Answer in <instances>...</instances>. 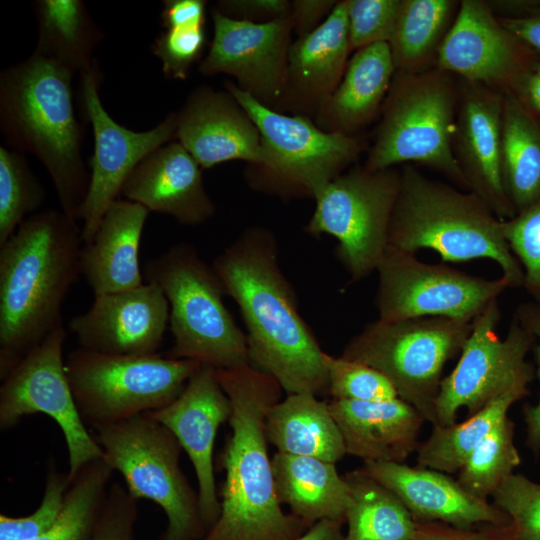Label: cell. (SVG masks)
<instances>
[{
	"instance_id": "cell-23",
	"label": "cell",
	"mask_w": 540,
	"mask_h": 540,
	"mask_svg": "<svg viewBox=\"0 0 540 540\" xmlns=\"http://www.w3.org/2000/svg\"><path fill=\"white\" fill-rule=\"evenodd\" d=\"M350 52L347 0L337 1L319 27L292 41L284 87L272 109L314 119L341 82Z\"/></svg>"
},
{
	"instance_id": "cell-12",
	"label": "cell",
	"mask_w": 540,
	"mask_h": 540,
	"mask_svg": "<svg viewBox=\"0 0 540 540\" xmlns=\"http://www.w3.org/2000/svg\"><path fill=\"white\" fill-rule=\"evenodd\" d=\"M401 185V170L355 166L331 181L316 197L305 227L338 241L337 257L353 281L376 271L389 246V227Z\"/></svg>"
},
{
	"instance_id": "cell-44",
	"label": "cell",
	"mask_w": 540,
	"mask_h": 540,
	"mask_svg": "<svg viewBox=\"0 0 540 540\" xmlns=\"http://www.w3.org/2000/svg\"><path fill=\"white\" fill-rule=\"evenodd\" d=\"M206 44L205 26L165 29L155 38L152 52L159 58L165 77L186 80L201 59Z\"/></svg>"
},
{
	"instance_id": "cell-51",
	"label": "cell",
	"mask_w": 540,
	"mask_h": 540,
	"mask_svg": "<svg viewBox=\"0 0 540 540\" xmlns=\"http://www.w3.org/2000/svg\"><path fill=\"white\" fill-rule=\"evenodd\" d=\"M498 19L523 44L540 52V10L527 17Z\"/></svg>"
},
{
	"instance_id": "cell-36",
	"label": "cell",
	"mask_w": 540,
	"mask_h": 540,
	"mask_svg": "<svg viewBox=\"0 0 540 540\" xmlns=\"http://www.w3.org/2000/svg\"><path fill=\"white\" fill-rule=\"evenodd\" d=\"M113 472L103 458L83 465L70 480L55 522L31 540H84L101 511Z\"/></svg>"
},
{
	"instance_id": "cell-45",
	"label": "cell",
	"mask_w": 540,
	"mask_h": 540,
	"mask_svg": "<svg viewBox=\"0 0 540 540\" xmlns=\"http://www.w3.org/2000/svg\"><path fill=\"white\" fill-rule=\"evenodd\" d=\"M137 499L122 484L108 488L100 516L101 524L93 540H129L127 522L135 513Z\"/></svg>"
},
{
	"instance_id": "cell-13",
	"label": "cell",
	"mask_w": 540,
	"mask_h": 540,
	"mask_svg": "<svg viewBox=\"0 0 540 540\" xmlns=\"http://www.w3.org/2000/svg\"><path fill=\"white\" fill-rule=\"evenodd\" d=\"M500 318L496 299L472 321L457 365L440 383L435 425L455 423L462 407L471 416L510 391L529 394L535 370L526 356L535 343L534 336L514 315L501 339L496 331Z\"/></svg>"
},
{
	"instance_id": "cell-31",
	"label": "cell",
	"mask_w": 540,
	"mask_h": 540,
	"mask_svg": "<svg viewBox=\"0 0 540 540\" xmlns=\"http://www.w3.org/2000/svg\"><path fill=\"white\" fill-rule=\"evenodd\" d=\"M502 180L516 214L540 197V123L512 92L503 94Z\"/></svg>"
},
{
	"instance_id": "cell-52",
	"label": "cell",
	"mask_w": 540,
	"mask_h": 540,
	"mask_svg": "<svg viewBox=\"0 0 540 540\" xmlns=\"http://www.w3.org/2000/svg\"><path fill=\"white\" fill-rule=\"evenodd\" d=\"M344 521L324 519L311 526L296 540H344Z\"/></svg>"
},
{
	"instance_id": "cell-50",
	"label": "cell",
	"mask_w": 540,
	"mask_h": 540,
	"mask_svg": "<svg viewBox=\"0 0 540 540\" xmlns=\"http://www.w3.org/2000/svg\"><path fill=\"white\" fill-rule=\"evenodd\" d=\"M206 1L165 0L161 22L165 29L186 26H205Z\"/></svg>"
},
{
	"instance_id": "cell-37",
	"label": "cell",
	"mask_w": 540,
	"mask_h": 540,
	"mask_svg": "<svg viewBox=\"0 0 540 540\" xmlns=\"http://www.w3.org/2000/svg\"><path fill=\"white\" fill-rule=\"evenodd\" d=\"M514 422L504 418L472 451L457 481L471 495L487 500L520 465L514 443Z\"/></svg>"
},
{
	"instance_id": "cell-5",
	"label": "cell",
	"mask_w": 540,
	"mask_h": 540,
	"mask_svg": "<svg viewBox=\"0 0 540 540\" xmlns=\"http://www.w3.org/2000/svg\"><path fill=\"white\" fill-rule=\"evenodd\" d=\"M502 221L474 193L405 164L389 246L411 254L431 249L444 262L490 259L499 265L509 288L523 287L524 273L505 240Z\"/></svg>"
},
{
	"instance_id": "cell-25",
	"label": "cell",
	"mask_w": 540,
	"mask_h": 540,
	"mask_svg": "<svg viewBox=\"0 0 540 540\" xmlns=\"http://www.w3.org/2000/svg\"><path fill=\"white\" fill-rule=\"evenodd\" d=\"M202 167L176 140L146 156L125 181L121 195L150 212L196 226L210 219L216 206L207 193Z\"/></svg>"
},
{
	"instance_id": "cell-22",
	"label": "cell",
	"mask_w": 540,
	"mask_h": 540,
	"mask_svg": "<svg viewBox=\"0 0 540 540\" xmlns=\"http://www.w3.org/2000/svg\"><path fill=\"white\" fill-rule=\"evenodd\" d=\"M175 114L176 141L202 169L231 160L262 163L259 130L227 90L199 86Z\"/></svg>"
},
{
	"instance_id": "cell-35",
	"label": "cell",
	"mask_w": 540,
	"mask_h": 540,
	"mask_svg": "<svg viewBox=\"0 0 540 540\" xmlns=\"http://www.w3.org/2000/svg\"><path fill=\"white\" fill-rule=\"evenodd\" d=\"M454 7L451 0H402L388 43L396 72L423 71L433 54H437Z\"/></svg>"
},
{
	"instance_id": "cell-34",
	"label": "cell",
	"mask_w": 540,
	"mask_h": 540,
	"mask_svg": "<svg viewBox=\"0 0 540 540\" xmlns=\"http://www.w3.org/2000/svg\"><path fill=\"white\" fill-rule=\"evenodd\" d=\"M527 395L510 391L463 422L432 425L431 434L416 450L417 466L446 474L458 473L475 447L508 416L510 407Z\"/></svg>"
},
{
	"instance_id": "cell-11",
	"label": "cell",
	"mask_w": 540,
	"mask_h": 540,
	"mask_svg": "<svg viewBox=\"0 0 540 540\" xmlns=\"http://www.w3.org/2000/svg\"><path fill=\"white\" fill-rule=\"evenodd\" d=\"M471 329L472 322L446 317L378 318L347 342L341 356L378 370L399 398L435 425L444 366L461 352Z\"/></svg>"
},
{
	"instance_id": "cell-40",
	"label": "cell",
	"mask_w": 540,
	"mask_h": 540,
	"mask_svg": "<svg viewBox=\"0 0 540 540\" xmlns=\"http://www.w3.org/2000/svg\"><path fill=\"white\" fill-rule=\"evenodd\" d=\"M502 224L505 240L522 267L523 287L540 304V197Z\"/></svg>"
},
{
	"instance_id": "cell-48",
	"label": "cell",
	"mask_w": 540,
	"mask_h": 540,
	"mask_svg": "<svg viewBox=\"0 0 540 540\" xmlns=\"http://www.w3.org/2000/svg\"><path fill=\"white\" fill-rule=\"evenodd\" d=\"M224 16L253 23L289 18L291 1L287 0H221L213 6Z\"/></svg>"
},
{
	"instance_id": "cell-53",
	"label": "cell",
	"mask_w": 540,
	"mask_h": 540,
	"mask_svg": "<svg viewBox=\"0 0 540 540\" xmlns=\"http://www.w3.org/2000/svg\"><path fill=\"white\" fill-rule=\"evenodd\" d=\"M521 88L530 107L540 113V65L529 70Z\"/></svg>"
},
{
	"instance_id": "cell-43",
	"label": "cell",
	"mask_w": 540,
	"mask_h": 540,
	"mask_svg": "<svg viewBox=\"0 0 540 540\" xmlns=\"http://www.w3.org/2000/svg\"><path fill=\"white\" fill-rule=\"evenodd\" d=\"M402 0H347L351 51L386 42L393 35Z\"/></svg>"
},
{
	"instance_id": "cell-39",
	"label": "cell",
	"mask_w": 540,
	"mask_h": 540,
	"mask_svg": "<svg viewBox=\"0 0 540 540\" xmlns=\"http://www.w3.org/2000/svg\"><path fill=\"white\" fill-rule=\"evenodd\" d=\"M328 394L335 400L385 401L398 397L392 383L378 370L359 361L325 352Z\"/></svg>"
},
{
	"instance_id": "cell-28",
	"label": "cell",
	"mask_w": 540,
	"mask_h": 540,
	"mask_svg": "<svg viewBox=\"0 0 540 540\" xmlns=\"http://www.w3.org/2000/svg\"><path fill=\"white\" fill-rule=\"evenodd\" d=\"M395 72L388 43L357 50L341 82L315 115V124L326 132L356 135L382 107Z\"/></svg>"
},
{
	"instance_id": "cell-24",
	"label": "cell",
	"mask_w": 540,
	"mask_h": 540,
	"mask_svg": "<svg viewBox=\"0 0 540 540\" xmlns=\"http://www.w3.org/2000/svg\"><path fill=\"white\" fill-rule=\"evenodd\" d=\"M361 469L391 490L416 522H442L458 528L511 523L499 507L471 495L446 473L395 462H365Z\"/></svg>"
},
{
	"instance_id": "cell-1",
	"label": "cell",
	"mask_w": 540,
	"mask_h": 540,
	"mask_svg": "<svg viewBox=\"0 0 540 540\" xmlns=\"http://www.w3.org/2000/svg\"><path fill=\"white\" fill-rule=\"evenodd\" d=\"M212 267L240 309L249 364L272 376L287 395H327L325 352L299 313L274 234L261 226L247 228Z\"/></svg>"
},
{
	"instance_id": "cell-29",
	"label": "cell",
	"mask_w": 540,
	"mask_h": 540,
	"mask_svg": "<svg viewBox=\"0 0 540 540\" xmlns=\"http://www.w3.org/2000/svg\"><path fill=\"white\" fill-rule=\"evenodd\" d=\"M271 464L276 495L290 513L309 527L324 519L345 522L349 486L335 463L276 452Z\"/></svg>"
},
{
	"instance_id": "cell-14",
	"label": "cell",
	"mask_w": 540,
	"mask_h": 540,
	"mask_svg": "<svg viewBox=\"0 0 540 540\" xmlns=\"http://www.w3.org/2000/svg\"><path fill=\"white\" fill-rule=\"evenodd\" d=\"M376 272L375 305L387 321L446 317L472 322L509 285L500 277L486 279L445 264H430L415 254L388 246Z\"/></svg>"
},
{
	"instance_id": "cell-7",
	"label": "cell",
	"mask_w": 540,
	"mask_h": 540,
	"mask_svg": "<svg viewBox=\"0 0 540 540\" xmlns=\"http://www.w3.org/2000/svg\"><path fill=\"white\" fill-rule=\"evenodd\" d=\"M227 90L259 130L263 161L248 165L250 186L284 199L315 197L354 163L364 149L360 136L326 132L313 119L267 107L233 81Z\"/></svg>"
},
{
	"instance_id": "cell-17",
	"label": "cell",
	"mask_w": 540,
	"mask_h": 540,
	"mask_svg": "<svg viewBox=\"0 0 540 540\" xmlns=\"http://www.w3.org/2000/svg\"><path fill=\"white\" fill-rule=\"evenodd\" d=\"M214 32L198 70L205 76L226 74L261 104L274 108L285 83L292 44L289 18L253 23L211 9Z\"/></svg>"
},
{
	"instance_id": "cell-26",
	"label": "cell",
	"mask_w": 540,
	"mask_h": 540,
	"mask_svg": "<svg viewBox=\"0 0 540 540\" xmlns=\"http://www.w3.org/2000/svg\"><path fill=\"white\" fill-rule=\"evenodd\" d=\"M328 407L346 453L364 463H404L420 444L418 436L426 420L399 397L372 402L332 399Z\"/></svg>"
},
{
	"instance_id": "cell-10",
	"label": "cell",
	"mask_w": 540,
	"mask_h": 540,
	"mask_svg": "<svg viewBox=\"0 0 540 540\" xmlns=\"http://www.w3.org/2000/svg\"><path fill=\"white\" fill-rule=\"evenodd\" d=\"M201 365L158 353L113 355L81 347L65 359L77 409L92 429L165 407Z\"/></svg>"
},
{
	"instance_id": "cell-20",
	"label": "cell",
	"mask_w": 540,
	"mask_h": 540,
	"mask_svg": "<svg viewBox=\"0 0 540 540\" xmlns=\"http://www.w3.org/2000/svg\"><path fill=\"white\" fill-rule=\"evenodd\" d=\"M230 400L221 387L215 369L201 367L182 393L170 404L148 414L168 428L188 455L198 484L203 518L210 529L220 515L213 450L219 427L229 420Z\"/></svg>"
},
{
	"instance_id": "cell-18",
	"label": "cell",
	"mask_w": 540,
	"mask_h": 540,
	"mask_svg": "<svg viewBox=\"0 0 540 540\" xmlns=\"http://www.w3.org/2000/svg\"><path fill=\"white\" fill-rule=\"evenodd\" d=\"M523 44L487 2L463 0L437 50V69L502 94L521 86L529 72Z\"/></svg>"
},
{
	"instance_id": "cell-33",
	"label": "cell",
	"mask_w": 540,
	"mask_h": 540,
	"mask_svg": "<svg viewBox=\"0 0 540 540\" xmlns=\"http://www.w3.org/2000/svg\"><path fill=\"white\" fill-rule=\"evenodd\" d=\"M344 478L350 494L344 540H413L417 522L391 490L361 468Z\"/></svg>"
},
{
	"instance_id": "cell-41",
	"label": "cell",
	"mask_w": 540,
	"mask_h": 540,
	"mask_svg": "<svg viewBox=\"0 0 540 540\" xmlns=\"http://www.w3.org/2000/svg\"><path fill=\"white\" fill-rule=\"evenodd\" d=\"M70 484L67 473L60 472L53 461L47 464L42 500L25 517L0 516V540H31L46 532L58 517Z\"/></svg>"
},
{
	"instance_id": "cell-21",
	"label": "cell",
	"mask_w": 540,
	"mask_h": 540,
	"mask_svg": "<svg viewBox=\"0 0 540 540\" xmlns=\"http://www.w3.org/2000/svg\"><path fill=\"white\" fill-rule=\"evenodd\" d=\"M453 150L477 195L500 219L515 216L502 180L501 127L503 94L466 82L459 95Z\"/></svg>"
},
{
	"instance_id": "cell-6",
	"label": "cell",
	"mask_w": 540,
	"mask_h": 540,
	"mask_svg": "<svg viewBox=\"0 0 540 540\" xmlns=\"http://www.w3.org/2000/svg\"><path fill=\"white\" fill-rule=\"evenodd\" d=\"M144 275L161 288L169 304L174 345L166 356L214 369L249 364L246 334L223 302L225 289L192 245L178 243L147 260Z\"/></svg>"
},
{
	"instance_id": "cell-16",
	"label": "cell",
	"mask_w": 540,
	"mask_h": 540,
	"mask_svg": "<svg viewBox=\"0 0 540 540\" xmlns=\"http://www.w3.org/2000/svg\"><path fill=\"white\" fill-rule=\"evenodd\" d=\"M79 76L83 109L94 135L89 188L79 214V220L83 221L81 239L84 244L93 238L105 212L119 199L135 167L157 148L176 140V114H169L144 132L127 129L102 105L97 64Z\"/></svg>"
},
{
	"instance_id": "cell-27",
	"label": "cell",
	"mask_w": 540,
	"mask_h": 540,
	"mask_svg": "<svg viewBox=\"0 0 540 540\" xmlns=\"http://www.w3.org/2000/svg\"><path fill=\"white\" fill-rule=\"evenodd\" d=\"M149 210L118 199L105 212L93 238L82 245L80 269L94 296L141 286V237Z\"/></svg>"
},
{
	"instance_id": "cell-30",
	"label": "cell",
	"mask_w": 540,
	"mask_h": 540,
	"mask_svg": "<svg viewBox=\"0 0 540 540\" xmlns=\"http://www.w3.org/2000/svg\"><path fill=\"white\" fill-rule=\"evenodd\" d=\"M265 430L268 442L277 452L331 463L347 454L328 402L314 394H288L278 401L267 414Z\"/></svg>"
},
{
	"instance_id": "cell-3",
	"label": "cell",
	"mask_w": 540,
	"mask_h": 540,
	"mask_svg": "<svg viewBox=\"0 0 540 540\" xmlns=\"http://www.w3.org/2000/svg\"><path fill=\"white\" fill-rule=\"evenodd\" d=\"M81 229L62 210L38 211L0 245V379L63 326L81 275Z\"/></svg>"
},
{
	"instance_id": "cell-19",
	"label": "cell",
	"mask_w": 540,
	"mask_h": 540,
	"mask_svg": "<svg viewBox=\"0 0 540 540\" xmlns=\"http://www.w3.org/2000/svg\"><path fill=\"white\" fill-rule=\"evenodd\" d=\"M169 322L161 288L147 282L136 288L94 296L88 310L74 316L69 329L81 348L113 355L157 353Z\"/></svg>"
},
{
	"instance_id": "cell-49",
	"label": "cell",
	"mask_w": 540,
	"mask_h": 540,
	"mask_svg": "<svg viewBox=\"0 0 540 540\" xmlns=\"http://www.w3.org/2000/svg\"><path fill=\"white\" fill-rule=\"evenodd\" d=\"M337 1L294 0L291 1L290 19L297 37L304 36L319 27L330 15Z\"/></svg>"
},
{
	"instance_id": "cell-46",
	"label": "cell",
	"mask_w": 540,
	"mask_h": 540,
	"mask_svg": "<svg viewBox=\"0 0 540 540\" xmlns=\"http://www.w3.org/2000/svg\"><path fill=\"white\" fill-rule=\"evenodd\" d=\"M413 540H519L511 523L482 524L474 528H458L442 522H417Z\"/></svg>"
},
{
	"instance_id": "cell-47",
	"label": "cell",
	"mask_w": 540,
	"mask_h": 540,
	"mask_svg": "<svg viewBox=\"0 0 540 540\" xmlns=\"http://www.w3.org/2000/svg\"><path fill=\"white\" fill-rule=\"evenodd\" d=\"M518 320L533 334L537 376L540 380V304L530 301L520 304L515 312ZM523 418L526 426V445L535 456L540 453V396L534 405H525Z\"/></svg>"
},
{
	"instance_id": "cell-38",
	"label": "cell",
	"mask_w": 540,
	"mask_h": 540,
	"mask_svg": "<svg viewBox=\"0 0 540 540\" xmlns=\"http://www.w3.org/2000/svg\"><path fill=\"white\" fill-rule=\"evenodd\" d=\"M45 189L19 152L0 146V245L37 212Z\"/></svg>"
},
{
	"instance_id": "cell-4",
	"label": "cell",
	"mask_w": 540,
	"mask_h": 540,
	"mask_svg": "<svg viewBox=\"0 0 540 540\" xmlns=\"http://www.w3.org/2000/svg\"><path fill=\"white\" fill-rule=\"evenodd\" d=\"M74 74L33 52L0 73V129L6 143L31 153L46 168L62 210L78 222L90 172L82 157L83 131L73 106Z\"/></svg>"
},
{
	"instance_id": "cell-42",
	"label": "cell",
	"mask_w": 540,
	"mask_h": 540,
	"mask_svg": "<svg viewBox=\"0 0 540 540\" xmlns=\"http://www.w3.org/2000/svg\"><path fill=\"white\" fill-rule=\"evenodd\" d=\"M491 497L510 518L519 540H540V483L513 473Z\"/></svg>"
},
{
	"instance_id": "cell-2",
	"label": "cell",
	"mask_w": 540,
	"mask_h": 540,
	"mask_svg": "<svg viewBox=\"0 0 540 540\" xmlns=\"http://www.w3.org/2000/svg\"><path fill=\"white\" fill-rule=\"evenodd\" d=\"M215 375L231 403V434L218 460L225 471L220 515L202 540H296L310 527L281 508L265 430L283 389L250 364Z\"/></svg>"
},
{
	"instance_id": "cell-15",
	"label": "cell",
	"mask_w": 540,
	"mask_h": 540,
	"mask_svg": "<svg viewBox=\"0 0 540 540\" xmlns=\"http://www.w3.org/2000/svg\"><path fill=\"white\" fill-rule=\"evenodd\" d=\"M66 336L64 327L53 331L1 379L0 429H10L35 413L52 418L64 436L70 481L83 465L103 458V451L73 397L63 357Z\"/></svg>"
},
{
	"instance_id": "cell-9",
	"label": "cell",
	"mask_w": 540,
	"mask_h": 540,
	"mask_svg": "<svg viewBox=\"0 0 540 540\" xmlns=\"http://www.w3.org/2000/svg\"><path fill=\"white\" fill-rule=\"evenodd\" d=\"M103 459L119 472L129 493L158 504L168 527L164 540L204 538L209 528L198 492L180 464L182 447L173 433L148 413L93 429Z\"/></svg>"
},
{
	"instance_id": "cell-32",
	"label": "cell",
	"mask_w": 540,
	"mask_h": 540,
	"mask_svg": "<svg viewBox=\"0 0 540 540\" xmlns=\"http://www.w3.org/2000/svg\"><path fill=\"white\" fill-rule=\"evenodd\" d=\"M33 7L38 27L35 53L73 74L96 64L93 52L103 34L82 1L38 0Z\"/></svg>"
},
{
	"instance_id": "cell-8",
	"label": "cell",
	"mask_w": 540,
	"mask_h": 540,
	"mask_svg": "<svg viewBox=\"0 0 540 540\" xmlns=\"http://www.w3.org/2000/svg\"><path fill=\"white\" fill-rule=\"evenodd\" d=\"M457 100L446 72H395L363 166L376 171L418 162L468 189L453 150Z\"/></svg>"
}]
</instances>
